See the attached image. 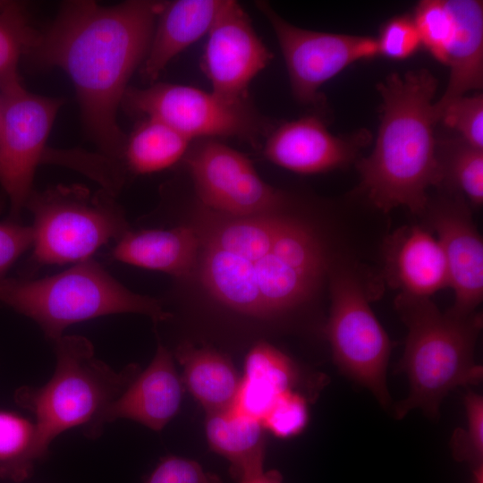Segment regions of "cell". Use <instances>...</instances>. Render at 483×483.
I'll use <instances>...</instances> for the list:
<instances>
[{"label":"cell","mask_w":483,"mask_h":483,"mask_svg":"<svg viewBox=\"0 0 483 483\" xmlns=\"http://www.w3.org/2000/svg\"><path fill=\"white\" fill-rule=\"evenodd\" d=\"M194 278L216 308L265 323L286 321L321 297L333 274L358 258L345 218L318 216L291 199L250 216L197 202Z\"/></svg>","instance_id":"obj_1"},{"label":"cell","mask_w":483,"mask_h":483,"mask_svg":"<svg viewBox=\"0 0 483 483\" xmlns=\"http://www.w3.org/2000/svg\"><path fill=\"white\" fill-rule=\"evenodd\" d=\"M164 1L104 6L65 1L51 24L34 30L23 54L33 69L60 68L72 80L85 134L120 168L127 135L117 122L128 81L141 65Z\"/></svg>","instance_id":"obj_2"},{"label":"cell","mask_w":483,"mask_h":483,"mask_svg":"<svg viewBox=\"0 0 483 483\" xmlns=\"http://www.w3.org/2000/svg\"><path fill=\"white\" fill-rule=\"evenodd\" d=\"M437 81L427 69L394 72L378 83L382 113L372 153L356 161L358 192L377 210L400 206L420 216L441 182L433 126Z\"/></svg>","instance_id":"obj_3"},{"label":"cell","mask_w":483,"mask_h":483,"mask_svg":"<svg viewBox=\"0 0 483 483\" xmlns=\"http://www.w3.org/2000/svg\"><path fill=\"white\" fill-rule=\"evenodd\" d=\"M394 308L408 330L399 370L410 383V394L395 405L394 416L400 419L419 408L436 418L451 390L482 379V368L473 358L482 315L443 313L429 297L403 293L396 296Z\"/></svg>","instance_id":"obj_4"},{"label":"cell","mask_w":483,"mask_h":483,"mask_svg":"<svg viewBox=\"0 0 483 483\" xmlns=\"http://www.w3.org/2000/svg\"><path fill=\"white\" fill-rule=\"evenodd\" d=\"M54 345L56 365L49 381L14 394L15 402L33 414L47 452L56 436L73 428L97 438L100 416L140 372L136 363L114 369L96 357L91 342L81 335H63Z\"/></svg>","instance_id":"obj_5"},{"label":"cell","mask_w":483,"mask_h":483,"mask_svg":"<svg viewBox=\"0 0 483 483\" xmlns=\"http://www.w3.org/2000/svg\"><path fill=\"white\" fill-rule=\"evenodd\" d=\"M0 303L35 321L53 343L69 326L101 316L137 313L155 323L173 317L161 301L127 289L91 258L45 278L4 277Z\"/></svg>","instance_id":"obj_6"},{"label":"cell","mask_w":483,"mask_h":483,"mask_svg":"<svg viewBox=\"0 0 483 483\" xmlns=\"http://www.w3.org/2000/svg\"><path fill=\"white\" fill-rule=\"evenodd\" d=\"M34 218L31 272L45 265H64L90 258L111 240L130 230L114 195L101 189L91 192L80 184H58L34 190L25 206Z\"/></svg>","instance_id":"obj_7"},{"label":"cell","mask_w":483,"mask_h":483,"mask_svg":"<svg viewBox=\"0 0 483 483\" xmlns=\"http://www.w3.org/2000/svg\"><path fill=\"white\" fill-rule=\"evenodd\" d=\"M382 284L381 277L358 258L342 265L329 284L325 334L338 369L387 408L391 398L386 373L391 342L369 305L378 297Z\"/></svg>","instance_id":"obj_8"},{"label":"cell","mask_w":483,"mask_h":483,"mask_svg":"<svg viewBox=\"0 0 483 483\" xmlns=\"http://www.w3.org/2000/svg\"><path fill=\"white\" fill-rule=\"evenodd\" d=\"M133 115L158 120L193 140L233 137L258 146L275 126L250 103L232 104L192 86L128 87L122 105Z\"/></svg>","instance_id":"obj_9"},{"label":"cell","mask_w":483,"mask_h":483,"mask_svg":"<svg viewBox=\"0 0 483 483\" xmlns=\"http://www.w3.org/2000/svg\"><path fill=\"white\" fill-rule=\"evenodd\" d=\"M182 161L197 202L214 212L255 216L280 208L292 199L262 180L244 154L216 139L196 140Z\"/></svg>","instance_id":"obj_10"},{"label":"cell","mask_w":483,"mask_h":483,"mask_svg":"<svg viewBox=\"0 0 483 483\" xmlns=\"http://www.w3.org/2000/svg\"><path fill=\"white\" fill-rule=\"evenodd\" d=\"M0 97V187L8 198L11 218L18 220L34 191L37 167L49 159L47 139L64 99L36 95L23 87Z\"/></svg>","instance_id":"obj_11"},{"label":"cell","mask_w":483,"mask_h":483,"mask_svg":"<svg viewBox=\"0 0 483 483\" xmlns=\"http://www.w3.org/2000/svg\"><path fill=\"white\" fill-rule=\"evenodd\" d=\"M256 6L275 34L292 93L301 104H316L318 89L327 80L351 64L379 55L375 38L304 30L285 21L265 1H257Z\"/></svg>","instance_id":"obj_12"},{"label":"cell","mask_w":483,"mask_h":483,"mask_svg":"<svg viewBox=\"0 0 483 483\" xmlns=\"http://www.w3.org/2000/svg\"><path fill=\"white\" fill-rule=\"evenodd\" d=\"M273 57L241 4L225 0L208 32L200 64L211 92L232 104L250 102V84Z\"/></svg>","instance_id":"obj_13"},{"label":"cell","mask_w":483,"mask_h":483,"mask_svg":"<svg viewBox=\"0 0 483 483\" xmlns=\"http://www.w3.org/2000/svg\"><path fill=\"white\" fill-rule=\"evenodd\" d=\"M445 191L428 199L419 216L436 233L445 256L449 286L455 296L448 310L467 316L475 312L483 299V242L464 197Z\"/></svg>","instance_id":"obj_14"},{"label":"cell","mask_w":483,"mask_h":483,"mask_svg":"<svg viewBox=\"0 0 483 483\" xmlns=\"http://www.w3.org/2000/svg\"><path fill=\"white\" fill-rule=\"evenodd\" d=\"M366 133L332 134L321 118L306 115L275 125L264 140L263 155L271 163L298 174L343 168L357 161Z\"/></svg>","instance_id":"obj_15"},{"label":"cell","mask_w":483,"mask_h":483,"mask_svg":"<svg viewBox=\"0 0 483 483\" xmlns=\"http://www.w3.org/2000/svg\"><path fill=\"white\" fill-rule=\"evenodd\" d=\"M424 225H409L386 236L381 249L382 276L399 293L430 297L449 286L445 256Z\"/></svg>","instance_id":"obj_16"},{"label":"cell","mask_w":483,"mask_h":483,"mask_svg":"<svg viewBox=\"0 0 483 483\" xmlns=\"http://www.w3.org/2000/svg\"><path fill=\"white\" fill-rule=\"evenodd\" d=\"M182 386L171 352L158 343L147 369L139 373L100 416L97 437L106 423L118 419L134 420L154 431L162 430L180 409Z\"/></svg>","instance_id":"obj_17"},{"label":"cell","mask_w":483,"mask_h":483,"mask_svg":"<svg viewBox=\"0 0 483 483\" xmlns=\"http://www.w3.org/2000/svg\"><path fill=\"white\" fill-rule=\"evenodd\" d=\"M225 0L164 1L140 65L142 78L155 81L182 51L209 31Z\"/></svg>","instance_id":"obj_18"},{"label":"cell","mask_w":483,"mask_h":483,"mask_svg":"<svg viewBox=\"0 0 483 483\" xmlns=\"http://www.w3.org/2000/svg\"><path fill=\"white\" fill-rule=\"evenodd\" d=\"M199 248L192 225L170 229H147L124 233L112 250L120 262L166 273L181 281L195 271Z\"/></svg>","instance_id":"obj_19"},{"label":"cell","mask_w":483,"mask_h":483,"mask_svg":"<svg viewBox=\"0 0 483 483\" xmlns=\"http://www.w3.org/2000/svg\"><path fill=\"white\" fill-rule=\"evenodd\" d=\"M300 367L285 353L266 341L257 342L244 361L237 396L230 408L261 423L281 396L301 391Z\"/></svg>","instance_id":"obj_20"},{"label":"cell","mask_w":483,"mask_h":483,"mask_svg":"<svg viewBox=\"0 0 483 483\" xmlns=\"http://www.w3.org/2000/svg\"><path fill=\"white\" fill-rule=\"evenodd\" d=\"M454 22L447 51L448 84L433 105L434 113L450 101L483 86V4L479 0H445Z\"/></svg>","instance_id":"obj_21"},{"label":"cell","mask_w":483,"mask_h":483,"mask_svg":"<svg viewBox=\"0 0 483 483\" xmlns=\"http://www.w3.org/2000/svg\"><path fill=\"white\" fill-rule=\"evenodd\" d=\"M175 357L182 367V381L207 413L232 406L241 378L229 358L213 348L188 342L178 345Z\"/></svg>","instance_id":"obj_22"},{"label":"cell","mask_w":483,"mask_h":483,"mask_svg":"<svg viewBox=\"0 0 483 483\" xmlns=\"http://www.w3.org/2000/svg\"><path fill=\"white\" fill-rule=\"evenodd\" d=\"M205 430L211 450L229 461L235 481L264 469L265 429L259 421L227 408L208 413Z\"/></svg>","instance_id":"obj_23"},{"label":"cell","mask_w":483,"mask_h":483,"mask_svg":"<svg viewBox=\"0 0 483 483\" xmlns=\"http://www.w3.org/2000/svg\"><path fill=\"white\" fill-rule=\"evenodd\" d=\"M191 141L167 124L144 117L127 136L120 159L125 177L168 169L187 154Z\"/></svg>","instance_id":"obj_24"},{"label":"cell","mask_w":483,"mask_h":483,"mask_svg":"<svg viewBox=\"0 0 483 483\" xmlns=\"http://www.w3.org/2000/svg\"><path fill=\"white\" fill-rule=\"evenodd\" d=\"M47 453L34 420L0 411V478L13 482L29 479Z\"/></svg>","instance_id":"obj_25"},{"label":"cell","mask_w":483,"mask_h":483,"mask_svg":"<svg viewBox=\"0 0 483 483\" xmlns=\"http://www.w3.org/2000/svg\"><path fill=\"white\" fill-rule=\"evenodd\" d=\"M439 187L462 194L471 206L483 203V149L462 139L437 142Z\"/></svg>","instance_id":"obj_26"},{"label":"cell","mask_w":483,"mask_h":483,"mask_svg":"<svg viewBox=\"0 0 483 483\" xmlns=\"http://www.w3.org/2000/svg\"><path fill=\"white\" fill-rule=\"evenodd\" d=\"M34 30L23 4L0 1V93L23 87L19 63Z\"/></svg>","instance_id":"obj_27"},{"label":"cell","mask_w":483,"mask_h":483,"mask_svg":"<svg viewBox=\"0 0 483 483\" xmlns=\"http://www.w3.org/2000/svg\"><path fill=\"white\" fill-rule=\"evenodd\" d=\"M412 20L421 45L445 64L454 32V22L445 0H423L415 7Z\"/></svg>","instance_id":"obj_28"},{"label":"cell","mask_w":483,"mask_h":483,"mask_svg":"<svg viewBox=\"0 0 483 483\" xmlns=\"http://www.w3.org/2000/svg\"><path fill=\"white\" fill-rule=\"evenodd\" d=\"M436 122L458 131L470 145L483 149V96H462L434 113Z\"/></svg>","instance_id":"obj_29"},{"label":"cell","mask_w":483,"mask_h":483,"mask_svg":"<svg viewBox=\"0 0 483 483\" xmlns=\"http://www.w3.org/2000/svg\"><path fill=\"white\" fill-rule=\"evenodd\" d=\"M309 419L308 399L301 391L281 396L269 408L261 425L275 436L290 437L300 434Z\"/></svg>","instance_id":"obj_30"},{"label":"cell","mask_w":483,"mask_h":483,"mask_svg":"<svg viewBox=\"0 0 483 483\" xmlns=\"http://www.w3.org/2000/svg\"><path fill=\"white\" fill-rule=\"evenodd\" d=\"M467 428L455 430L452 438V452L458 462L472 466L483 462V400L473 392L465 398Z\"/></svg>","instance_id":"obj_31"},{"label":"cell","mask_w":483,"mask_h":483,"mask_svg":"<svg viewBox=\"0 0 483 483\" xmlns=\"http://www.w3.org/2000/svg\"><path fill=\"white\" fill-rule=\"evenodd\" d=\"M379 55L401 60L412 55L421 46L412 17L402 15L389 20L377 38Z\"/></svg>","instance_id":"obj_32"},{"label":"cell","mask_w":483,"mask_h":483,"mask_svg":"<svg viewBox=\"0 0 483 483\" xmlns=\"http://www.w3.org/2000/svg\"><path fill=\"white\" fill-rule=\"evenodd\" d=\"M145 483H222V479L193 460L168 455L161 459Z\"/></svg>","instance_id":"obj_33"},{"label":"cell","mask_w":483,"mask_h":483,"mask_svg":"<svg viewBox=\"0 0 483 483\" xmlns=\"http://www.w3.org/2000/svg\"><path fill=\"white\" fill-rule=\"evenodd\" d=\"M33 244L31 225H21L18 220L0 222V280L17 258Z\"/></svg>","instance_id":"obj_34"},{"label":"cell","mask_w":483,"mask_h":483,"mask_svg":"<svg viewBox=\"0 0 483 483\" xmlns=\"http://www.w3.org/2000/svg\"><path fill=\"white\" fill-rule=\"evenodd\" d=\"M238 483H284L283 477L278 470H260L241 479Z\"/></svg>","instance_id":"obj_35"},{"label":"cell","mask_w":483,"mask_h":483,"mask_svg":"<svg viewBox=\"0 0 483 483\" xmlns=\"http://www.w3.org/2000/svg\"><path fill=\"white\" fill-rule=\"evenodd\" d=\"M472 483H483V462L472 466Z\"/></svg>","instance_id":"obj_36"},{"label":"cell","mask_w":483,"mask_h":483,"mask_svg":"<svg viewBox=\"0 0 483 483\" xmlns=\"http://www.w3.org/2000/svg\"><path fill=\"white\" fill-rule=\"evenodd\" d=\"M2 117H3V106H2V100L0 97V131H1V125H2Z\"/></svg>","instance_id":"obj_37"}]
</instances>
